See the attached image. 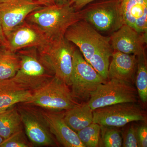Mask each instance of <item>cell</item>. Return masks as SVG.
Segmentation results:
<instances>
[{
	"instance_id": "obj_1",
	"label": "cell",
	"mask_w": 147,
	"mask_h": 147,
	"mask_svg": "<svg viewBox=\"0 0 147 147\" xmlns=\"http://www.w3.org/2000/svg\"><path fill=\"white\" fill-rule=\"evenodd\" d=\"M64 37L77 47L86 60L107 80L110 59L114 51L110 37L100 34L83 20L69 27Z\"/></svg>"
},
{
	"instance_id": "obj_2",
	"label": "cell",
	"mask_w": 147,
	"mask_h": 147,
	"mask_svg": "<svg viewBox=\"0 0 147 147\" xmlns=\"http://www.w3.org/2000/svg\"><path fill=\"white\" fill-rule=\"evenodd\" d=\"M81 20L80 11L69 3L43 6L30 13L26 19L39 27L49 39L64 36L69 27Z\"/></svg>"
},
{
	"instance_id": "obj_3",
	"label": "cell",
	"mask_w": 147,
	"mask_h": 147,
	"mask_svg": "<svg viewBox=\"0 0 147 147\" xmlns=\"http://www.w3.org/2000/svg\"><path fill=\"white\" fill-rule=\"evenodd\" d=\"M75 48L64 36L50 39L38 48L39 57L55 77L71 85L73 55Z\"/></svg>"
},
{
	"instance_id": "obj_4",
	"label": "cell",
	"mask_w": 147,
	"mask_h": 147,
	"mask_svg": "<svg viewBox=\"0 0 147 147\" xmlns=\"http://www.w3.org/2000/svg\"><path fill=\"white\" fill-rule=\"evenodd\" d=\"M16 53L20 59V67L11 79L19 86L33 92L55 76L40 60L37 48H26Z\"/></svg>"
},
{
	"instance_id": "obj_5",
	"label": "cell",
	"mask_w": 147,
	"mask_h": 147,
	"mask_svg": "<svg viewBox=\"0 0 147 147\" xmlns=\"http://www.w3.org/2000/svg\"><path fill=\"white\" fill-rule=\"evenodd\" d=\"M24 103L54 112L66 111L79 104L74 98L69 86L55 76L33 92L30 100Z\"/></svg>"
},
{
	"instance_id": "obj_6",
	"label": "cell",
	"mask_w": 147,
	"mask_h": 147,
	"mask_svg": "<svg viewBox=\"0 0 147 147\" xmlns=\"http://www.w3.org/2000/svg\"><path fill=\"white\" fill-rule=\"evenodd\" d=\"M79 11L82 20L99 32L111 34L125 24L119 0L94 4Z\"/></svg>"
},
{
	"instance_id": "obj_7",
	"label": "cell",
	"mask_w": 147,
	"mask_h": 147,
	"mask_svg": "<svg viewBox=\"0 0 147 147\" xmlns=\"http://www.w3.org/2000/svg\"><path fill=\"white\" fill-rule=\"evenodd\" d=\"M106 81L86 60L79 49L75 48L70 86L75 100L84 102L88 100L92 93Z\"/></svg>"
},
{
	"instance_id": "obj_8",
	"label": "cell",
	"mask_w": 147,
	"mask_h": 147,
	"mask_svg": "<svg viewBox=\"0 0 147 147\" xmlns=\"http://www.w3.org/2000/svg\"><path fill=\"white\" fill-rule=\"evenodd\" d=\"M138 95L133 84L117 79H109L92 93L87 103L94 110L117 103L137 102Z\"/></svg>"
},
{
	"instance_id": "obj_9",
	"label": "cell",
	"mask_w": 147,
	"mask_h": 147,
	"mask_svg": "<svg viewBox=\"0 0 147 147\" xmlns=\"http://www.w3.org/2000/svg\"><path fill=\"white\" fill-rule=\"evenodd\" d=\"M93 122L100 126L121 127L133 121L146 120L144 110L136 102L117 103L93 110Z\"/></svg>"
},
{
	"instance_id": "obj_10",
	"label": "cell",
	"mask_w": 147,
	"mask_h": 147,
	"mask_svg": "<svg viewBox=\"0 0 147 147\" xmlns=\"http://www.w3.org/2000/svg\"><path fill=\"white\" fill-rule=\"evenodd\" d=\"M25 133L33 146H55L56 144L50 132L42 110L25 103L17 105Z\"/></svg>"
},
{
	"instance_id": "obj_11",
	"label": "cell",
	"mask_w": 147,
	"mask_h": 147,
	"mask_svg": "<svg viewBox=\"0 0 147 147\" xmlns=\"http://www.w3.org/2000/svg\"><path fill=\"white\" fill-rule=\"evenodd\" d=\"M6 38V48L14 53L26 48L38 49L50 40L39 27L26 20L13 28Z\"/></svg>"
},
{
	"instance_id": "obj_12",
	"label": "cell",
	"mask_w": 147,
	"mask_h": 147,
	"mask_svg": "<svg viewBox=\"0 0 147 147\" xmlns=\"http://www.w3.org/2000/svg\"><path fill=\"white\" fill-rule=\"evenodd\" d=\"M43 6L34 0H8L0 3V23L5 37L32 11Z\"/></svg>"
},
{
	"instance_id": "obj_13",
	"label": "cell",
	"mask_w": 147,
	"mask_h": 147,
	"mask_svg": "<svg viewBox=\"0 0 147 147\" xmlns=\"http://www.w3.org/2000/svg\"><path fill=\"white\" fill-rule=\"evenodd\" d=\"M147 35L124 24L111 34L110 43L114 51L137 57L145 53L144 45L147 42Z\"/></svg>"
},
{
	"instance_id": "obj_14",
	"label": "cell",
	"mask_w": 147,
	"mask_h": 147,
	"mask_svg": "<svg viewBox=\"0 0 147 147\" xmlns=\"http://www.w3.org/2000/svg\"><path fill=\"white\" fill-rule=\"evenodd\" d=\"M42 113L50 132L61 144L65 147H85L77 133L65 122L63 114L47 110H42Z\"/></svg>"
},
{
	"instance_id": "obj_15",
	"label": "cell",
	"mask_w": 147,
	"mask_h": 147,
	"mask_svg": "<svg viewBox=\"0 0 147 147\" xmlns=\"http://www.w3.org/2000/svg\"><path fill=\"white\" fill-rule=\"evenodd\" d=\"M111 57L108 79H117L133 84L137 70V56L114 51Z\"/></svg>"
},
{
	"instance_id": "obj_16",
	"label": "cell",
	"mask_w": 147,
	"mask_h": 147,
	"mask_svg": "<svg viewBox=\"0 0 147 147\" xmlns=\"http://www.w3.org/2000/svg\"><path fill=\"white\" fill-rule=\"evenodd\" d=\"M124 24L147 34V0H119Z\"/></svg>"
},
{
	"instance_id": "obj_17",
	"label": "cell",
	"mask_w": 147,
	"mask_h": 147,
	"mask_svg": "<svg viewBox=\"0 0 147 147\" xmlns=\"http://www.w3.org/2000/svg\"><path fill=\"white\" fill-rule=\"evenodd\" d=\"M32 95V92L19 86L12 79L0 81V109L6 110L28 102Z\"/></svg>"
},
{
	"instance_id": "obj_18",
	"label": "cell",
	"mask_w": 147,
	"mask_h": 147,
	"mask_svg": "<svg viewBox=\"0 0 147 147\" xmlns=\"http://www.w3.org/2000/svg\"><path fill=\"white\" fill-rule=\"evenodd\" d=\"M63 115L65 122L76 133L93 122V110L87 102L79 103Z\"/></svg>"
},
{
	"instance_id": "obj_19",
	"label": "cell",
	"mask_w": 147,
	"mask_h": 147,
	"mask_svg": "<svg viewBox=\"0 0 147 147\" xmlns=\"http://www.w3.org/2000/svg\"><path fill=\"white\" fill-rule=\"evenodd\" d=\"M23 126L16 105L0 113V136L4 139L23 129Z\"/></svg>"
},
{
	"instance_id": "obj_20",
	"label": "cell",
	"mask_w": 147,
	"mask_h": 147,
	"mask_svg": "<svg viewBox=\"0 0 147 147\" xmlns=\"http://www.w3.org/2000/svg\"><path fill=\"white\" fill-rule=\"evenodd\" d=\"M20 65V59L17 53L5 47L0 50V81L14 77Z\"/></svg>"
},
{
	"instance_id": "obj_21",
	"label": "cell",
	"mask_w": 147,
	"mask_h": 147,
	"mask_svg": "<svg viewBox=\"0 0 147 147\" xmlns=\"http://www.w3.org/2000/svg\"><path fill=\"white\" fill-rule=\"evenodd\" d=\"M136 87L138 95L143 102L147 100V66L146 53L137 56Z\"/></svg>"
},
{
	"instance_id": "obj_22",
	"label": "cell",
	"mask_w": 147,
	"mask_h": 147,
	"mask_svg": "<svg viewBox=\"0 0 147 147\" xmlns=\"http://www.w3.org/2000/svg\"><path fill=\"white\" fill-rule=\"evenodd\" d=\"M101 127L93 122L77 132L79 139L85 147L98 146L100 141Z\"/></svg>"
},
{
	"instance_id": "obj_23",
	"label": "cell",
	"mask_w": 147,
	"mask_h": 147,
	"mask_svg": "<svg viewBox=\"0 0 147 147\" xmlns=\"http://www.w3.org/2000/svg\"><path fill=\"white\" fill-rule=\"evenodd\" d=\"M34 146L23 129L3 139L0 147H31Z\"/></svg>"
},
{
	"instance_id": "obj_24",
	"label": "cell",
	"mask_w": 147,
	"mask_h": 147,
	"mask_svg": "<svg viewBox=\"0 0 147 147\" xmlns=\"http://www.w3.org/2000/svg\"><path fill=\"white\" fill-rule=\"evenodd\" d=\"M102 134V141L103 146L105 147H121L122 146L123 140L118 130L113 128H109Z\"/></svg>"
},
{
	"instance_id": "obj_25",
	"label": "cell",
	"mask_w": 147,
	"mask_h": 147,
	"mask_svg": "<svg viewBox=\"0 0 147 147\" xmlns=\"http://www.w3.org/2000/svg\"><path fill=\"white\" fill-rule=\"evenodd\" d=\"M124 147H140L137 136V128L131 125L127 130L122 143Z\"/></svg>"
},
{
	"instance_id": "obj_26",
	"label": "cell",
	"mask_w": 147,
	"mask_h": 147,
	"mask_svg": "<svg viewBox=\"0 0 147 147\" xmlns=\"http://www.w3.org/2000/svg\"><path fill=\"white\" fill-rule=\"evenodd\" d=\"M137 136L140 147H147V127L142 125L137 128Z\"/></svg>"
},
{
	"instance_id": "obj_27",
	"label": "cell",
	"mask_w": 147,
	"mask_h": 147,
	"mask_svg": "<svg viewBox=\"0 0 147 147\" xmlns=\"http://www.w3.org/2000/svg\"><path fill=\"white\" fill-rule=\"evenodd\" d=\"M94 1L95 0H70L69 3L76 10L80 11L87 5Z\"/></svg>"
},
{
	"instance_id": "obj_28",
	"label": "cell",
	"mask_w": 147,
	"mask_h": 147,
	"mask_svg": "<svg viewBox=\"0 0 147 147\" xmlns=\"http://www.w3.org/2000/svg\"><path fill=\"white\" fill-rule=\"evenodd\" d=\"M0 45H2L5 48L7 45L6 38L3 31L1 23H0Z\"/></svg>"
},
{
	"instance_id": "obj_29",
	"label": "cell",
	"mask_w": 147,
	"mask_h": 147,
	"mask_svg": "<svg viewBox=\"0 0 147 147\" xmlns=\"http://www.w3.org/2000/svg\"><path fill=\"white\" fill-rule=\"evenodd\" d=\"M43 6L51 5L56 3V0H34Z\"/></svg>"
},
{
	"instance_id": "obj_30",
	"label": "cell",
	"mask_w": 147,
	"mask_h": 147,
	"mask_svg": "<svg viewBox=\"0 0 147 147\" xmlns=\"http://www.w3.org/2000/svg\"><path fill=\"white\" fill-rule=\"evenodd\" d=\"M70 0H56V3L57 4H65L69 2Z\"/></svg>"
},
{
	"instance_id": "obj_31",
	"label": "cell",
	"mask_w": 147,
	"mask_h": 147,
	"mask_svg": "<svg viewBox=\"0 0 147 147\" xmlns=\"http://www.w3.org/2000/svg\"><path fill=\"white\" fill-rule=\"evenodd\" d=\"M3 139L0 136V145H1V144L2 142H3Z\"/></svg>"
},
{
	"instance_id": "obj_32",
	"label": "cell",
	"mask_w": 147,
	"mask_h": 147,
	"mask_svg": "<svg viewBox=\"0 0 147 147\" xmlns=\"http://www.w3.org/2000/svg\"><path fill=\"white\" fill-rule=\"evenodd\" d=\"M4 110V109H0V113H3V112L4 111H5V110Z\"/></svg>"
},
{
	"instance_id": "obj_33",
	"label": "cell",
	"mask_w": 147,
	"mask_h": 147,
	"mask_svg": "<svg viewBox=\"0 0 147 147\" xmlns=\"http://www.w3.org/2000/svg\"><path fill=\"white\" fill-rule=\"evenodd\" d=\"M8 1V0H0V3L6 1Z\"/></svg>"
},
{
	"instance_id": "obj_34",
	"label": "cell",
	"mask_w": 147,
	"mask_h": 147,
	"mask_svg": "<svg viewBox=\"0 0 147 147\" xmlns=\"http://www.w3.org/2000/svg\"><path fill=\"white\" fill-rule=\"evenodd\" d=\"M1 46H2V45H0V50H1ZM3 47H4V46H3Z\"/></svg>"
}]
</instances>
